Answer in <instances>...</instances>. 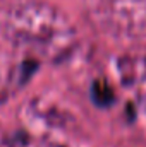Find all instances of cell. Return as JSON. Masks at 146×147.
<instances>
[{"mask_svg":"<svg viewBox=\"0 0 146 147\" xmlns=\"http://www.w3.org/2000/svg\"><path fill=\"white\" fill-rule=\"evenodd\" d=\"M91 96H93V101L98 105V106H108L113 103L115 99V94L112 91L108 84L102 82V80H96L91 87Z\"/></svg>","mask_w":146,"mask_h":147,"instance_id":"obj_1","label":"cell"}]
</instances>
